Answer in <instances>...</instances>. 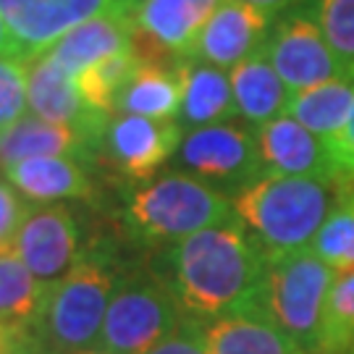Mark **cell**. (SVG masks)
<instances>
[{
	"instance_id": "6da1fadb",
	"label": "cell",
	"mask_w": 354,
	"mask_h": 354,
	"mask_svg": "<svg viewBox=\"0 0 354 354\" xmlns=\"http://www.w3.org/2000/svg\"><path fill=\"white\" fill-rule=\"evenodd\" d=\"M268 257L236 213L226 223L171 244L165 276L184 317L207 323L228 313L260 310Z\"/></svg>"
},
{
	"instance_id": "7a4b0ae2",
	"label": "cell",
	"mask_w": 354,
	"mask_h": 354,
	"mask_svg": "<svg viewBox=\"0 0 354 354\" xmlns=\"http://www.w3.org/2000/svg\"><path fill=\"white\" fill-rule=\"evenodd\" d=\"M344 184L263 174L234 197V213L250 228L268 260H279L313 247L315 234L339 203Z\"/></svg>"
},
{
	"instance_id": "3957f363",
	"label": "cell",
	"mask_w": 354,
	"mask_h": 354,
	"mask_svg": "<svg viewBox=\"0 0 354 354\" xmlns=\"http://www.w3.org/2000/svg\"><path fill=\"white\" fill-rule=\"evenodd\" d=\"M118 281L121 273L102 247L79 254L76 266L50 286L35 326L26 330V354H84L95 349Z\"/></svg>"
},
{
	"instance_id": "277c9868",
	"label": "cell",
	"mask_w": 354,
	"mask_h": 354,
	"mask_svg": "<svg viewBox=\"0 0 354 354\" xmlns=\"http://www.w3.org/2000/svg\"><path fill=\"white\" fill-rule=\"evenodd\" d=\"M234 218V203L200 178L168 171L145 178L127 205V223L145 244H176Z\"/></svg>"
},
{
	"instance_id": "5b68a950",
	"label": "cell",
	"mask_w": 354,
	"mask_h": 354,
	"mask_svg": "<svg viewBox=\"0 0 354 354\" xmlns=\"http://www.w3.org/2000/svg\"><path fill=\"white\" fill-rule=\"evenodd\" d=\"M333 279V270L313 250L268 260L260 313H266L304 354H317L320 349L323 313Z\"/></svg>"
},
{
	"instance_id": "8992f818",
	"label": "cell",
	"mask_w": 354,
	"mask_h": 354,
	"mask_svg": "<svg viewBox=\"0 0 354 354\" xmlns=\"http://www.w3.org/2000/svg\"><path fill=\"white\" fill-rule=\"evenodd\" d=\"M184 310L163 276L131 273L115 286L100 344L113 354H147L181 326Z\"/></svg>"
},
{
	"instance_id": "52a82bcc",
	"label": "cell",
	"mask_w": 354,
	"mask_h": 354,
	"mask_svg": "<svg viewBox=\"0 0 354 354\" xmlns=\"http://www.w3.org/2000/svg\"><path fill=\"white\" fill-rule=\"evenodd\" d=\"M171 160L178 171L234 197L266 174L257 131L234 121L187 131Z\"/></svg>"
},
{
	"instance_id": "ba28073f",
	"label": "cell",
	"mask_w": 354,
	"mask_h": 354,
	"mask_svg": "<svg viewBox=\"0 0 354 354\" xmlns=\"http://www.w3.org/2000/svg\"><path fill=\"white\" fill-rule=\"evenodd\" d=\"M263 50L291 92L344 76L342 64L330 50L307 0L273 19Z\"/></svg>"
},
{
	"instance_id": "9c48e42d",
	"label": "cell",
	"mask_w": 354,
	"mask_h": 354,
	"mask_svg": "<svg viewBox=\"0 0 354 354\" xmlns=\"http://www.w3.org/2000/svg\"><path fill=\"white\" fill-rule=\"evenodd\" d=\"M26 102L37 118L74 129L92 147V152H100L102 134L111 124V113L95 111L82 97L76 76L55 64L50 50L26 61Z\"/></svg>"
},
{
	"instance_id": "30bf717a",
	"label": "cell",
	"mask_w": 354,
	"mask_h": 354,
	"mask_svg": "<svg viewBox=\"0 0 354 354\" xmlns=\"http://www.w3.org/2000/svg\"><path fill=\"white\" fill-rule=\"evenodd\" d=\"M134 3L137 0H0V13L19 39L26 64L68 29L108 11H134Z\"/></svg>"
},
{
	"instance_id": "8fae6325",
	"label": "cell",
	"mask_w": 354,
	"mask_h": 354,
	"mask_svg": "<svg viewBox=\"0 0 354 354\" xmlns=\"http://www.w3.org/2000/svg\"><path fill=\"white\" fill-rule=\"evenodd\" d=\"M13 250L39 283L55 286L79 260V226L74 213L64 205L32 207L16 234Z\"/></svg>"
},
{
	"instance_id": "7c38bea8",
	"label": "cell",
	"mask_w": 354,
	"mask_h": 354,
	"mask_svg": "<svg viewBox=\"0 0 354 354\" xmlns=\"http://www.w3.org/2000/svg\"><path fill=\"white\" fill-rule=\"evenodd\" d=\"M181 127L178 121H160L147 115L118 113L102 134L100 152L131 178H150L165 160L174 158Z\"/></svg>"
},
{
	"instance_id": "4fadbf2b",
	"label": "cell",
	"mask_w": 354,
	"mask_h": 354,
	"mask_svg": "<svg viewBox=\"0 0 354 354\" xmlns=\"http://www.w3.org/2000/svg\"><path fill=\"white\" fill-rule=\"evenodd\" d=\"M273 19L241 0H221L205 21L187 58L205 61L218 68H234L252 53L263 50Z\"/></svg>"
},
{
	"instance_id": "5bb4252c",
	"label": "cell",
	"mask_w": 354,
	"mask_h": 354,
	"mask_svg": "<svg viewBox=\"0 0 354 354\" xmlns=\"http://www.w3.org/2000/svg\"><path fill=\"white\" fill-rule=\"evenodd\" d=\"M260 155L266 174L276 176H304L320 178L328 184H344L346 178L339 176L336 165L330 160L326 142L304 129L291 115H279L257 129Z\"/></svg>"
},
{
	"instance_id": "9a60e30c",
	"label": "cell",
	"mask_w": 354,
	"mask_h": 354,
	"mask_svg": "<svg viewBox=\"0 0 354 354\" xmlns=\"http://www.w3.org/2000/svg\"><path fill=\"white\" fill-rule=\"evenodd\" d=\"M131 32H134L131 11L118 8L68 29L48 50L64 71L76 76L89 66L100 64L102 58L131 48Z\"/></svg>"
},
{
	"instance_id": "2e32d148",
	"label": "cell",
	"mask_w": 354,
	"mask_h": 354,
	"mask_svg": "<svg viewBox=\"0 0 354 354\" xmlns=\"http://www.w3.org/2000/svg\"><path fill=\"white\" fill-rule=\"evenodd\" d=\"M181 84L178 127L200 129L226 124L236 115V102L231 92V79L223 68L194 58H181L176 64Z\"/></svg>"
},
{
	"instance_id": "e0dca14e",
	"label": "cell",
	"mask_w": 354,
	"mask_h": 354,
	"mask_svg": "<svg viewBox=\"0 0 354 354\" xmlns=\"http://www.w3.org/2000/svg\"><path fill=\"white\" fill-rule=\"evenodd\" d=\"M3 176L24 200L37 205L82 200L89 197L92 181L76 158L68 155H42L26 158L3 168Z\"/></svg>"
},
{
	"instance_id": "ac0fdd59",
	"label": "cell",
	"mask_w": 354,
	"mask_h": 354,
	"mask_svg": "<svg viewBox=\"0 0 354 354\" xmlns=\"http://www.w3.org/2000/svg\"><path fill=\"white\" fill-rule=\"evenodd\" d=\"M218 3L221 0H137L131 21L137 32L155 39L176 58H187Z\"/></svg>"
},
{
	"instance_id": "d6986e66",
	"label": "cell",
	"mask_w": 354,
	"mask_h": 354,
	"mask_svg": "<svg viewBox=\"0 0 354 354\" xmlns=\"http://www.w3.org/2000/svg\"><path fill=\"white\" fill-rule=\"evenodd\" d=\"M207 354H304L260 310L228 313L203 323Z\"/></svg>"
},
{
	"instance_id": "ffe728a7",
	"label": "cell",
	"mask_w": 354,
	"mask_h": 354,
	"mask_svg": "<svg viewBox=\"0 0 354 354\" xmlns=\"http://www.w3.org/2000/svg\"><path fill=\"white\" fill-rule=\"evenodd\" d=\"M228 79L236 102V115H241L250 127L260 129L263 124L286 113L291 92L268 61L266 50L252 53L250 58L234 66Z\"/></svg>"
},
{
	"instance_id": "44dd1931",
	"label": "cell",
	"mask_w": 354,
	"mask_h": 354,
	"mask_svg": "<svg viewBox=\"0 0 354 354\" xmlns=\"http://www.w3.org/2000/svg\"><path fill=\"white\" fill-rule=\"evenodd\" d=\"M42 155H68L87 158L92 147L76 134L74 129L50 124L37 115H21L8 129L0 131V168Z\"/></svg>"
},
{
	"instance_id": "7402d4cb",
	"label": "cell",
	"mask_w": 354,
	"mask_h": 354,
	"mask_svg": "<svg viewBox=\"0 0 354 354\" xmlns=\"http://www.w3.org/2000/svg\"><path fill=\"white\" fill-rule=\"evenodd\" d=\"M354 108V76L344 74L315 87L291 92L286 115L299 121L320 140H330L339 134Z\"/></svg>"
},
{
	"instance_id": "603a6c76",
	"label": "cell",
	"mask_w": 354,
	"mask_h": 354,
	"mask_svg": "<svg viewBox=\"0 0 354 354\" xmlns=\"http://www.w3.org/2000/svg\"><path fill=\"white\" fill-rule=\"evenodd\" d=\"M50 286L39 283L16 250H0V323L29 330L37 320Z\"/></svg>"
},
{
	"instance_id": "cb8c5ba5",
	"label": "cell",
	"mask_w": 354,
	"mask_h": 354,
	"mask_svg": "<svg viewBox=\"0 0 354 354\" xmlns=\"http://www.w3.org/2000/svg\"><path fill=\"white\" fill-rule=\"evenodd\" d=\"M181 108V84L176 68L142 64L134 79L121 92L115 111L127 115H147L160 121H174Z\"/></svg>"
},
{
	"instance_id": "d4e9b609",
	"label": "cell",
	"mask_w": 354,
	"mask_h": 354,
	"mask_svg": "<svg viewBox=\"0 0 354 354\" xmlns=\"http://www.w3.org/2000/svg\"><path fill=\"white\" fill-rule=\"evenodd\" d=\"M313 252L339 276L354 270V181L344 184L339 203L313 239Z\"/></svg>"
},
{
	"instance_id": "484cf974",
	"label": "cell",
	"mask_w": 354,
	"mask_h": 354,
	"mask_svg": "<svg viewBox=\"0 0 354 354\" xmlns=\"http://www.w3.org/2000/svg\"><path fill=\"white\" fill-rule=\"evenodd\" d=\"M140 66L142 64L140 58H137V53L127 48V50H118L113 55H108V58H102L100 64L84 68L82 74H76V84H79L82 97L95 111L113 113L121 92L134 79Z\"/></svg>"
},
{
	"instance_id": "4316f807",
	"label": "cell",
	"mask_w": 354,
	"mask_h": 354,
	"mask_svg": "<svg viewBox=\"0 0 354 354\" xmlns=\"http://www.w3.org/2000/svg\"><path fill=\"white\" fill-rule=\"evenodd\" d=\"M354 346V270L339 273L330 283L323 330H320V349L317 354H349Z\"/></svg>"
},
{
	"instance_id": "83f0119b",
	"label": "cell",
	"mask_w": 354,
	"mask_h": 354,
	"mask_svg": "<svg viewBox=\"0 0 354 354\" xmlns=\"http://www.w3.org/2000/svg\"><path fill=\"white\" fill-rule=\"evenodd\" d=\"M317 24L339 58L344 74L354 76V0H307Z\"/></svg>"
},
{
	"instance_id": "f1b7e54d",
	"label": "cell",
	"mask_w": 354,
	"mask_h": 354,
	"mask_svg": "<svg viewBox=\"0 0 354 354\" xmlns=\"http://www.w3.org/2000/svg\"><path fill=\"white\" fill-rule=\"evenodd\" d=\"M26 108V64L19 58H0V131L19 121Z\"/></svg>"
},
{
	"instance_id": "f546056e",
	"label": "cell",
	"mask_w": 354,
	"mask_h": 354,
	"mask_svg": "<svg viewBox=\"0 0 354 354\" xmlns=\"http://www.w3.org/2000/svg\"><path fill=\"white\" fill-rule=\"evenodd\" d=\"M32 205L13 189L8 181H0V250H11L16 234L29 215Z\"/></svg>"
},
{
	"instance_id": "4dcf8cb0",
	"label": "cell",
	"mask_w": 354,
	"mask_h": 354,
	"mask_svg": "<svg viewBox=\"0 0 354 354\" xmlns=\"http://www.w3.org/2000/svg\"><path fill=\"white\" fill-rule=\"evenodd\" d=\"M147 354H207L203 323L184 317L181 326L171 336H165L160 344H155Z\"/></svg>"
},
{
	"instance_id": "1f68e13d",
	"label": "cell",
	"mask_w": 354,
	"mask_h": 354,
	"mask_svg": "<svg viewBox=\"0 0 354 354\" xmlns=\"http://www.w3.org/2000/svg\"><path fill=\"white\" fill-rule=\"evenodd\" d=\"M323 142L328 147V155L336 165V171H339V176L346 178V181H354V108L342 131Z\"/></svg>"
},
{
	"instance_id": "d6a6232c",
	"label": "cell",
	"mask_w": 354,
	"mask_h": 354,
	"mask_svg": "<svg viewBox=\"0 0 354 354\" xmlns=\"http://www.w3.org/2000/svg\"><path fill=\"white\" fill-rule=\"evenodd\" d=\"M0 58H19V61H24L21 58V45H19V39L13 37L11 26L6 24L3 13H0Z\"/></svg>"
},
{
	"instance_id": "836d02e7",
	"label": "cell",
	"mask_w": 354,
	"mask_h": 354,
	"mask_svg": "<svg viewBox=\"0 0 354 354\" xmlns=\"http://www.w3.org/2000/svg\"><path fill=\"white\" fill-rule=\"evenodd\" d=\"M241 3H250V6L260 8L263 13H268L270 19H276L279 13H283L286 8L297 6V3H302V0H241Z\"/></svg>"
},
{
	"instance_id": "e575fe53",
	"label": "cell",
	"mask_w": 354,
	"mask_h": 354,
	"mask_svg": "<svg viewBox=\"0 0 354 354\" xmlns=\"http://www.w3.org/2000/svg\"><path fill=\"white\" fill-rule=\"evenodd\" d=\"M26 330H19V328H11V326H6V323H0V346H8V344H16L21 336H24Z\"/></svg>"
},
{
	"instance_id": "d590c367",
	"label": "cell",
	"mask_w": 354,
	"mask_h": 354,
	"mask_svg": "<svg viewBox=\"0 0 354 354\" xmlns=\"http://www.w3.org/2000/svg\"><path fill=\"white\" fill-rule=\"evenodd\" d=\"M0 354H26V333L19 339L16 344H8V346H0Z\"/></svg>"
},
{
	"instance_id": "8d00e7d4",
	"label": "cell",
	"mask_w": 354,
	"mask_h": 354,
	"mask_svg": "<svg viewBox=\"0 0 354 354\" xmlns=\"http://www.w3.org/2000/svg\"><path fill=\"white\" fill-rule=\"evenodd\" d=\"M84 354H113V352H108V349H89V352Z\"/></svg>"
},
{
	"instance_id": "74e56055",
	"label": "cell",
	"mask_w": 354,
	"mask_h": 354,
	"mask_svg": "<svg viewBox=\"0 0 354 354\" xmlns=\"http://www.w3.org/2000/svg\"><path fill=\"white\" fill-rule=\"evenodd\" d=\"M349 354H354V346H352V349H349Z\"/></svg>"
}]
</instances>
